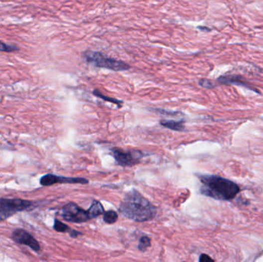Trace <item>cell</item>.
<instances>
[{
	"label": "cell",
	"instance_id": "1",
	"mask_svg": "<svg viewBox=\"0 0 263 262\" xmlns=\"http://www.w3.org/2000/svg\"><path fill=\"white\" fill-rule=\"evenodd\" d=\"M119 210L125 217L137 222L153 220L157 213L153 204L135 189L126 194Z\"/></svg>",
	"mask_w": 263,
	"mask_h": 262
},
{
	"label": "cell",
	"instance_id": "13",
	"mask_svg": "<svg viewBox=\"0 0 263 262\" xmlns=\"http://www.w3.org/2000/svg\"><path fill=\"white\" fill-rule=\"evenodd\" d=\"M93 95L95 96L98 97V98H100L101 99L104 101H107V102H111V103H114L116 105H118V107H121L122 106V104L123 102L120 100H118V99H114V98H111V97L106 96V95H103L102 92H99V90L96 89L92 92Z\"/></svg>",
	"mask_w": 263,
	"mask_h": 262
},
{
	"label": "cell",
	"instance_id": "6",
	"mask_svg": "<svg viewBox=\"0 0 263 262\" xmlns=\"http://www.w3.org/2000/svg\"><path fill=\"white\" fill-rule=\"evenodd\" d=\"M111 151L118 165L123 167L137 165L144 156L141 151H124L120 149H112Z\"/></svg>",
	"mask_w": 263,
	"mask_h": 262
},
{
	"label": "cell",
	"instance_id": "10",
	"mask_svg": "<svg viewBox=\"0 0 263 262\" xmlns=\"http://www.w3.org/2000/svg\"><path fill=\"white\" fill-rule=\"evenodd\" d=\"M88 213H89V217L90 219H96V218L99 217L101 215H103L104 213V208L102 206V204L99 202V201H93L90 207L87 210Z\"/></svg>",
	"mask_w": 263,
	"mask_h": 262
},
{
	"label": "cell",
	"instance_id": "11",
	"mask_svg": "<svg viewBox=\"0 0 263 262\" xmlns=\"http://www.w3.org/2000/svg\"><path fill=\"white\" fill-rule=\"evenodd\" d=\"M160 125L167 129L176 132H183L185 130L184 121L161 120Z\"/></svg>",
	"mask_w": 263,
	"mask_h": 262
},
{
	"label": "cell",
	"instance_id": "3",
	"mask_svg": "<svg viewBox=\"0 0 263 262\" xmlns=\"http://www.w3.org/2000/svg\"><path fill=\"white\" fill-rule=\"evenodd\" d=\"M82 57L86 62L98 68L110 69L116 72L129 70L130 69V65L126 62L111 58L100 52L87 50L83 52Z\"/></svg>",
	"mask_w": 263,
	"mask_h": 262
},
{
	"label": "cell",
	"instance_id": "15",
	"mask_svg": "<svg viewBox=\"0 0 263 262\" xmlns=\"http://www.w3.org/2000/svg\"><path fill=\"white\" fill-rule=\"evenodd\" d=\"M53 229H55L56 232H62V233L69 232V231L71 230V229L69 226L64 224L63 222H60V221L58 220V219H55Z\"/></svg>",
	"mask_w": 263,
	"mask_h": 262
},
{
	"label": "cell",
	"instance_id": "5",
	"mask_svg": "<svg viewBox=\"0 0 263 262\" xmlns=\"http://www.w3.org/2000/svg\"><path fill=\"white\" fill-rule=\"evenodd\" d=\"M61 216L64 220L72 223H82L90 220L87 211L81 209L73 202H69L62 208Z\"/></svg>",
	"mask_w": 263,
	"mask_h": 262
},
{
	"label": "cell",
	"instance_id": "18",
	"mask_svg": "<svg viewBox=\"0 0 263 262\" xmlns=\"http://www.w3.org/2000/svg\"><path fill=\"white\" fill-rule=\"evenodd\" d=\"M200 262H213V259H211V258H210V256H207V255L203 254L200 256Z\"/></svg>",
	"mask_w": 263,
	"mask_h": 262
},
{
	"label": "cell",
	"instance_id": "17",
	"mask_svg": "<svg viewBox=\"0 0 263 262\" xmlns=\"http://www.w3.org/2000/svg\"><path fill=\"white\" fill-rule=\"evenodd\" d=\"M199 84L203 88H206V89H212V88H214L215 87L213 82L211 80H209V79H200Z\"/></svg>",
	"mask_w": 263,
	"mask_h": 262
},
{
	"label": "cell",
	"instance_id": "20",
	"mask_svg": "<svg viewBox=\"0 0 263 262\" xmlns=\"http://www.w3.org/2000/svg\"><path fill=\"white\" fill-rule=\"evenodd\" d=\"M199 28H200V29H202V30H208V31H210V28H206V27H199Z\"/></svg>",
	"mask_w": 263,
	"mask_h": 262
},
{
	"label": "cell",
	"instance_id": "4",
	"mask_svg": "<svg viewBox=\"0 0 263 262\" xmlns=\"http://www.w3.org/2000/svg\"><path fill=\"white\" fill-rule=\"evenodd\" d=\"M33 202L21 199L0 198V221L6 220L19 212L32 210Z\"/></svg>",
	"mask_w": 263,
	"mask_h": 262
},
{
	"label": "cell",
	"instance_id": "2",
	"mask_svg": "<svg viewBox=\"0 0 263 262\" xmlns=\"http://www.w3.org/2000/svg\"><path fill=\"white\" fill-rule=\"evenodd\" d=\"M199 179L202 184L200 192L217 200H233L240 191L237 183L220 176L202 175Z\"/></svg>",
	"mask_w": 263,
	"mask_h": 262
},
{
	"label": "cell",
	"instance_id": "14",
	"mask_svg": "<svg viewBox=\"0 0 263 262\" xmlns=\"http://www.w3.org/2000/svg\"><path fill=\"white\" fill-rule=\"evenodd\" d=\"M151 246V239L148 236H143L141 237L139 241V246L138 249L140 252H146L149 247Z\"/></svg>",
	"mask_w": 263,
	"mask_h": 262
},
{
	"label": "cell",
	"instance_id": "12",
	"mask_svg": "<svg viewBox=\"0 0 263 262\" xmlns=\"http://www.w3.org/2000/svg\"><path fill=\"white\" fill-rule=\"evenodd\" d=\"M118 218L119 215L113 210L107 211L103 213V220L109 225L114 224L115 222H117Z\"/></svg>",
	"mask_w": 263,
	"mask_h": 262
},
{
	"label": "cell",
	"instance_id": "8",
	"mask_svg": "<svg viewBox=\"0 0 263 262\" xmlns=\"http://www.w3.org/2000/svg\"><path fill=\"white\" fill-rule=\"evenodd\" d=\"M39 182H40L41 186H50L58 183L86 185L89 183V181L83 178L64 177V176H55L52 174H46L41 178Z\"/></svg>",
	"mask_w": 263,
	"mask_h": 262
},
{
	"label": "cell",
	"instance_id": "16",
	"mask_svg": "<svg viewBox=\"0 0 263 262\" xmlns=\"http://www.w3.org/2000/svg\"><path fill=\"white\" fill-rule=\"evenodd\" d=\"M18 50H19V48L17 47L16 45H8V44L0 41V52L9 53V52H15Z\"/></svg>",
	"mask_w": 263,
	"mask_h": 262
},
{
	"label": "cell",
	"instance_id": "19",
	"mask_svg": "<svg viewBox=\"0 0 263 262\" xmlns=\"http://www.w3.org/2000/svg\"><path fill=\"white\" fill-rule=\"evenodd\" d=\"M69 236L72 238H77L78 236H81L82 235V232H79V231L73 230V229H71L69 231Z\"/></svg>",
	"mask_w": 263,
	"mask_h": 262
},
{
	"label": "cell",
	"instance_id": "9",
	"mask_svg": "<svg viewBox=\"0 0 263 262\" xmlns=\"http://www.w3.org/2000/svg\"><path fill=\"white\" fill-rule=\"evenodd\" d=\"M218 82L222 84H234V85H242V86L247 87L252 90L257 91L253 88H251L250 84L247 83V81L244 80L240 75H223V76H220L219 78Z\"/></svg>",
	"mask_w": 263,
	"mask_h": 262
},
{
	"label": "cell",
	"instance_id": "7",
	"mask_svg": "<svg viewBox=\"0 0 263 262\" xmlns=\"http://www.w3.org/2000/svg\"><path fill=\"white\" fill-rule=\"evenodd\" d=\"M11 239L18 245L28 246L35 252H39L41 250L39 242L29 234L27 231L22 229H16L12 232Z\"/></svg>",
	"mask_w": 263,
	"mask_h": 262
}]
</instances>
